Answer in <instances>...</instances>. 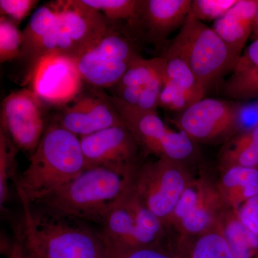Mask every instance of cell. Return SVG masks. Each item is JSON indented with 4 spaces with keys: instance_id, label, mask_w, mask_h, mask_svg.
Masks as SVG:
<instances>
[{
    "instance_id": "cell-1",
    "label": "cell",
    "mask_w": 258,
    "mask_h": 258,
    "mask_svg": "<svg viewBox=\"0 0 258 258\" xmlns=\"http://www.w3.org/2000/svg\"><path fill=\"white\" fill-rule=\"evenodd\" d=\"M135 173L124 174L104 167L86 168L35 204L50 215L101 225L132 189Z\"/></svg>"
},
{
    "instance_id": "cell-2",
    "label": "cell",
    "mask_w": 258,
    "mask_h": 258,
    "mask_svg": "<svg viewBox=\"0 0 258 258\" xmlns=\"http://www.w3.org/2000/svg\"><path fill=\"white\" fill-rule=\"evenodd\" d=\"M86 168L79 137L52 120L30 155L28 167L15 181L20 200L36 203Z\"/></svg>"
},
{
    "instance_id": "cell-3",
    "label": "cell",
    "mask_w": 258,
    "mask_h": 258,
    "mask_svg": "<svg viewBox=\"0 0 258 258\" xmlns=\"http://www.w3.org/2000/svg\"><path fill=\"white\" fill-rule=\"evenodd\" d=\"M24 235L22 241L30 258H110L101 232L75 220L33 211L22 203Z\"/></svg>"
},
{
    "instance_id": "cell-4",
    "label": "cell",
    "mask_w": 258,
    "mask_h": 258,
    "mask_svg": "<svg viewBox=\"0 0 258 258\" xmlns=\"http://www.w3.org/2000/svg\"><path fill=\"white\" fill-rule=\"evenodd\" d=\"M166 50L187 63L205 93L234 66L225 42L212 28L190 13Z\"/></svg>"
},
{
    "instance_id": "cell-5",
    "label": "cell",
    "mask_w": 258,
    "mask_h": 258,
    "mask_svg": "<svg viewBox=\"0 0 258 258\" xmlns=\"http://www.w3.org/2000/svg\"><path fill=\"white\" fill-rule=\"evenodd\" d=\"M108 99L145 155L184 164L196 155V143L181 132L169 128L157 111L137 109L109 95Z\"/></svg>"
},
{
    "instance_id": "cell-6",
    "label": "cell",
    "mask_w": 258,
    "mask_h": 258,
    "mask_svg": "<svg viewBox=\"0 0 258 258\" xmlns=\"http://www.w3.org/2000/svg\"><path fill=\"white\" fill-rule=\"evenodd\" d=\"M107 248H134L165 242L168 230L132 189L101 224Z\"/></svg>"
},
{
    "instance_id": "cell-7",
    "label": "cell",
    "mask_w": 258,
    "mask_h": 258,
    "mask_svg": "<svg viewBox=\"0 0 258 258\" xmlns=\"http://www.w3.org/2000/svg\"><path fill=\"white\" fill-rule=\"evenodd\" d=\"M139 57L134 37L125 27L113 23L106 35L76 61L84 84L103 90L115 86Z\"/></svg>"
},
{
    "instance_id": "cell-8",
    "label": "cell",
    "mask_w": 258,
    "mask_h": 258,
    "mask_svg": "<svg viewBox=\"0 0 258 258\" xmlns=\"http://www.w3.org/2000/svg\"><path fill=\"white\" fill-rule=\"evenodd\" d=\"M192 176L186 164L158 159L139 165L134 174L133 190L168 230V221Z\"/></svg>"
},
{
    "instance_id": "cell-9",
    "label": "cell",
    "mask_w": 258,
    "mask_h": 258,
    "mask_svg": "<svg viewBox=\"0 0 258 258\" xmlns=\"http://www.w3.org/2000/svg\"><path fill=\"white\" fill-rule=\"evenodd\" d=\"M225 208L217 181L205 174L192 176L168 221V230L177 232L179 240L198 237L217 225Z\"/></svg>"
},
{
    "instance_id": "cell-10",
    "label": "cell",
    "mask_w": 258,
    "mask_h": 258,
    "mask_svg": "<svg viewBox=\"0 0 258 258\" xmlns=\"http://www.w3.org/2000/svg\"><path fill=\"white\" fill-rule=\"evenodd\" d=\"M241 107L232 101L204 98L172 120L195 143L222 144L242 128Z\"/></svg>"
},
{
    "instance_id": "cell-11",
    "label": "cell",
    "mask_w": 258,
    "mask_h": 258,
    "mask_svg": "<svg viewBox=\"0 0 258 258\" xmlns=\"http://www.w3.org/2000/svg\"><path fill=\"white\" fill-rule=\"evenodd\" d=\"M45 103L31 89L14 91L3 100L1 129L18 148L30 155L41 139L48 122Z\"/></svg>"
},
{
    "instance_id": "cell-12",
    "label": "cell",
    "mask_w": 258,
    "mask_h": 258,
    "mask_svg": "<svg viewBox=\"0 0 258 258\" xmlns=\"http://www.w3.org/2000/svg\"><path fill=\"white\" fill-rule=\"evenodd\" d=\"M85 89L83 87L76 98L57 108L52 121L79 139L123 124L103 90Z\"/></svg>"
},
{
    "instance_id": "cell-13",
    "label": "cell",
    "mask_w": 258,
    "mask_h": 258,
    "mask_svg": "<svg viewBox=\"0 0 258 258\" xmlns=\"http://www.w3.org/2000/svg\"><path fill=\"white\" fill-rule=\"evenodd\" d=\"M86 168L104 167L134 174L142 152L124 124L103 129L80 139Z\"/></svg>"
},
{
    "instance_id": "cell-14",
    "label": "cell",
    "mask_w": 258,
    "mask_h": 258,
    "mask_svg": "<svg viewBox=\"0 0 258 258\" xmlns=\"http://www.w3.org/2000/svg\"><path fill=\"white\" fill-rule=\"evenodd\" d=\"M28 79L31 90L45 104L58 108L76 98L84 87L77 61L59 53L44 56Z\"/></svg>"
},
{
    "instance_id": "cell-15",
    "label": "cell",
    "mask_w": 258,
    "mask_h": 258,
    "mask_svg": "<svg viewBox=\"0 0 258 258\" xmlns=\"http://www.w3.org/2000/svg\"><path fill=\"white\" fill-rule=\"evenodd\" d=\"M165 79V61L162 57L145 59L141 56L111 88L112 96L137 109L157 111Z\"/></svg>"
},
{
    "instance_id": "cell-16",
    "label": "cell",
    "mask_w": 258,
    "mask_h": 258,
    "mask_svg": "<svg viewBox=\"0 0 258 258\" xmlns=\"http://www.w3.org/2000/svg\"><path fill=\"white\" fill-rule=\"evenodd\" d=\"M191 3L192 0H142L138 16L125 28L136 41L143 40L159 50L168 37L184 25Z\"/></svg>"
},
{
    "instance_id": "cell-17",
    "label": "cell",
    "mask_w": 258,
    "mask_h": 258,
    "mask_svg": "<svg viewBox=\"0 0 258 258\" xmlns=\"http://www.w3.org/2000/svg\"><path fill=\"white\" fill-rule=\"evenodd\" d=\"M52 4L61 28L72 42L76 60L96 45L113 23L100 12L85 5L82 0L55 1Z\"/></svg>"
},
{
    "instance_id": "cell-18",
    "label": "cell",
    "mask_w": 258,
    "mask_h": 258,
    "mask_svg": "<svg viewBox=\"0 0 258 258\" xmlns=\"http://www.w3.org/2000/svg\"><path fill=\"white\" fill-rule=\"evenodd\" d=\"M257 5L258 0H237L212 26L228 48L234 66L252 35Z\"/></svg>"
},
{
    "instance_id": "cell-19",
    "label": "cell",
    "mask_w": 258,
    "mask_h": 258,
    "mask_svg": "<svg viewBox=\"0 0 258 258\" xmlns=\"http://www.w3.org/2000/svg\"><path fill=\"white\" fill-rule=\"evenodd\" d=\"M222 89L230 99L258 98V40L244 49Z\"/></svg>"
},
{
    "instance_id": "cell-20",
    "label": "cell",
    "mask_w": 258,
    "mask_h": 258,
    "mask_svg": "<svg viewBox=\"0 0 258 258\" xmlns=\"http://www.w3.org/2000/svg\"><path fill=\"white\" fill-rule=\"evenodd\" d=\"M217 189L225 208L236 209L258 195V169L235 166L221 171Z\"/></svg>"
},
{
    "instance_id": "cell-21",
    "label": "cell",
    "mask_w": 258,
    "mask_h": 258,
    "mask_svg": "<svg viewBox=\"0 0 258 258\" xmlns=\"http://www.w3.org/2000/svg\"><path fill=\"white\" fill-rule=\"evenodd\" d=\"M217 158L220 172L235 166L258 169V124L232 136Z\"/></svg>"
},
{
    "instance_id": "cell-22",
    "label": "cell",
    "mask_w": 258,
    "mask_h": 258,
    "mask_svg": "<svg viewBox=\"0 0 258 258\" xmlns=\"http://www.w3.org/2000/svg\"><path fill=\"white\" fill-rule=\"evenodd\" d=\"M57 14L52 3L37 8L23 32V45L20 59L28 66L29 73L37 49L55 23ZM28 73V74H29Z\"/></svg>"
},
{
    "instance_id": "cell-23",
    "label": "cell",
    "mask_w": 258,
    "mask_h": 258,
    "mask_svg": "<svg viewBox=\"0 0 258 258\" xmlns=\"http://www.w3.org/2000/svg\"><path fill=\"white\" fill-rule=\"evenodd\" d=\"M220 224L234 257L258 258V237L244 227L233 209H224Z\"/></svg>"
},
{
    "instance_id": "cell-24",
    "label": "cell",
    "mask_w": 258,
    "mask_h": 258,
    "mask_svg": "<svg viewBox=\"0 0 258 258\" xmlns=\"http://www.w3.org/2000/svg\"><path fill=\"white\" fill-rule=\"evenodd\" d=\"M179 242L184 246L187 258H235L220 222L203 235Z\"/></svg>"
},
{
    "instance_id": "cell-25",
    "label": "cell",
    "mask_w": 258,
    "mask_h": 258,
    "mask_svg": "<svg viewBox=\"0 0 258 258\" xmlns=\"http://www.w3.org/2000/svg\"><path fill=\"white\" fill-rule=\"evenodd\" d=\"M161 57L165 61V81H169L187 93L195 102L205 98L206 93L199 84L189 66L181 57L167 50Z\"/></svg>"
},
{
    "instance_id": "cell-26",
    "label": "cell",
    "mask_w": 258,
    "mask_h": 258,
    "mask_svg": "<svg viewBox=\"0 0 258 258\" xmlns=\"http://www.w3.org/2000/svg\"><path fill=\"white\" fill-rule=\"evenodd\" d=\"M89 8L100 12L109 21L125 20L130 25L138 16L142 0H82Z\"/></svg>"
},
{
    "instance_id": "cell-27",
    "label": "cell",
    "mask_w": 258,
    "mask_h": 258,
    "mask_svg": "<svg viewBox=\"0 0 258 258\" xmlns=\"http://www.w3.org/2000/svg\"><path fill=\"white\" fill-rule=\"evenodd\" d=\"M18 149L0 131V204L4 207L8 199V182L15 176V159Z\"/></svg>"
},
{
    "instance_id": "cell-28",
    "label": "cell",
    "mask_w": 258,
    "mask_h": 258,
    "mask_svg": "<svg viewBox=\"0 0 258 258\" xmlns=\"http://www.w3.org/2000/svg\"><path fill=\"white\" fill-rule=\"evenodd\" d=\"M23 45V32L6 17L0 16V62L20 59Z\"/></svg>"
},
{
    "instance_id": "cell-29",
    "label": "cell",
    "mask_w": 258,
    "mask_h": 258,
    "mask_svg": "<svg viewBox=\"0 0 258 258\" xmlns=\"http://www.w3.org/2000/svg\"><path fill=\"white\" fill-rule=\"evenodd\" d=\"M107 249L110 258H181L182 255L181 247H171L166 242L134 248Z\"/></svg>"
},
{
    "instance_id": "cell-30",
    "label": "cell",
    "mask_w": 258,
    "mask_h": 258,
    "mask_svg": "<svg viewBox=\"0 0 258 258\" xmlns=\"http://www.w3.org/2000/svg\"><path fill=\"white\" fill-rule=\"evenodd\" d=\"M237 0H193L190 14L200 21H216L222 18Z\"/></svg>"
},
{
    "instance_id": "cell-31",
    "label": "cell",
    "mask_w": 258,
    "mask_h": 258,
    "mask_svg": "<svg viewBox=\"0 0 258 258\" xmlns=\"http://www.w3.org/2000/svg\"><path fill=\"white\" fill-rule=\"evenodd\" d=\"M38 3L37 0H1V15L6 17L18 26Z\"/></svg>"
},
{
    "instance_id": "cell-32",
    "label": "cell",
    "mask_w": 258,
    "mask_h": 258,
    "mask_svg": "<svg viewBox=\"0 0 258 258\" xmlns=\"http://www.w3.org/2000/svg\"><path fill=\"white\" fill-rule=\"evenodd\" d=\"M233 210L244 227L258 237V195Z\"/></svg>"
},
{
    "instance_id": "cell-33",
    "label": "cell",
    "mask_w": 258,
    "mask_h": 258,
    "mask_svg": "<svg viewBox=\"0 0 258 258\" xmlns=\"http://www.w3.org/2000/svg\"><path fill=\"white\" fill-rule=\"evenodd\" d=\"M9 258H30L27 253L22 241L15 242L10 250Z\"/></svg>"
},
{
    "instance_id": "cell-34",
    "label": "cell",
    "mask_w": 258,
    "mask_h": 258,
    "mask_svg": "<svg viewBox=\"0 0 258 258\" xmlns=\"http://www.w3.org/2000/svg\"><path fill=\"white\" fill-rule=\"evenodd\" d=\"M253 40H258V5L257 11H256L255 17H254L253 28H252V35Z\"/></svg>"
},
{
    "instance_id": "cell-35",
    "label": "cell",
    "mask_w": 258,
    "mask_h": 258,
    "mask_svg": "<svg viewBox=\"0 0 258 258\" xmlns=\"http://www.w3.org/2000/svg\"><path fill=\"white\" fill-rule=\"evenodd\" d=\"M181 250H182V255H181V258H187L186 257V252H185L184 247L183 246H181Z\"/></svg>"
}]
</instances>
